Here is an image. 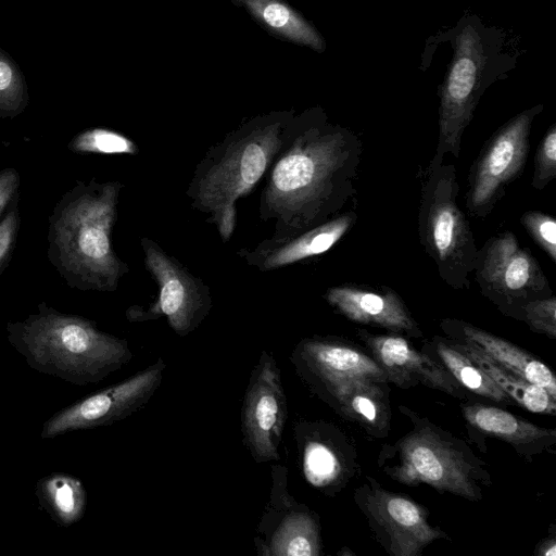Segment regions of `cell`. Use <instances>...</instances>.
<instances>
[{
  "mask_svg": "<svg viewBox=\"0 0 556 556\" xmlns=\"http://www.w3.org/2000/svg\"><path fill=\"white\" fill-rule=\"evenodd\" d=\"M288 469L271 467L269 500L254 543L262 556H319L323 544L318 515L298 503L287 489Z\"/></svg>",
  "mask_w": 556,
  "mask_h": 556,
  "instance_id": "cell-14",
  "label": "cell"
},
{
  "mask_svg": "<svg viewBox=\"0 0 556 556\" xmlns=\"http://www.w3.org/2000/svg\"><path fill=\"white\" fill-rule=\"evenodd\" d=\"M122 188L118 180L76 181L52 208L48 258L71 288L113 292L129 273L112 244Z\"/></svg>",
  "mask_w": 556,
  "mask_h": 556,
  "instance_id": "cell-2",
  "label": "cell"
},
{
  "mask_svg": "<svg viewBox=\"0 0 556 556\" xmlns=\"http://www.w3.org/2000/svg\"><path fill=\"white\" fill-rule=\"evenodd\" d=\"M290 361L308 390L336 414L372 438L389 434L390 381L368 351L340 337L313 336L295 344Z\"/></svg>",
  "mask_w": 556,
  "mask_h": 556,
  "instance_id": "cell-4",
  "label": "cell"
},
{
  "mask_svg": "<svg viewBox=\"0 0 556 556\" xmlns=\"http://www.w3.org/2000/svg\"><path fill=\"white\" fill-rule=\"evenodd\" d=\"M528 233L533 238L535 243L556 262V220L554 217L540 211H528L521 218Z\"/></svg>",
  "mask_w": 556,
  "mask_h": 556,
  "instance_id": "cell-30",
  "label": "cell"
},
{
  "mask_svg": "<svg viewBox=\"0 0 556 556\" xmlns=\"http://www.w3.org/2000/svg\"><path fill=\"white\" fill-rule=\"evenodd\" d=\"M535 555L540 556H555L556 555V538L554 534L544 539L538 546L535 547Z\"/></svg>",
  "mask_w": 556,
  "mask_h": 556,
  "instance_id": "cell-33",
  "label": "cell"
},
{
  "mask_svg": "<svg viewBox=\"0 0 556 556\" xmlns=\"http://www.w3.org/2000/svg\"><path fill=\"white\" fill-rule=\"evenodd\" d=\"M400 413L410 429L381 446L377 466L391 480L408 485H428L467 501L478 502L492 485L489 465L452 432L406 405Z\"/></svg>",
  "mask_w": 556,
  "mask_h": 556,
  "instance_id": "cell-5",
  "label": "cell"
},
{
  "mask_svg": "<svg viewBox=\"0 0 556 556\" xmlns=\"http://www.w3.org/2000/svg\"><path fill=\"white\" fill-rule=\"evenodd\" d=\"M287 418L280 369L274 355L263 350L251 371L240 414L243 443L255 463L280 459Z\"/></svg>",
  "mask_w": 556,
  "mask_h": 556,
  "instance_id": "cell-13",
  "label": "cell"
},
{
  "mask_svg": "<svg viewBox=\"0 0 556 556\" xmlns=\"http://www.w3.org/2000/svg\"><path fill=\"white\" fill-rule=\"evenodd\" d=\"M420 351L440 364L469 393L503 406L516 404L476 363L456 349L446 337L434 336L425 340Z\"/></svg>",
  "mask_w": 556,
  "mask_h": 556,
  "instance_id": "cell-22",
  "label": "cell"
},
{
  "mask_svg": "<svg viewBox=\"0 0 556 556\" xmlns=\"http://www.w3.org/2000/svg\"><path fill=\"white\" fill-rule=\"evenodd\" d=\"M296 115L270 112L245 121L211 146L194 168L186 194L191 206L207 215L223 242L231 239L236 204L269 170L290 138Z\"/></svg>",
  "mask_w": 556,
  "mask_h": 556,
  "instance_id": "cell-3",
  "label": "cell"
},
{
  "mask_svg": "<svg viewBox=\"0 0 556 556\" xmlns=\"http://www.w3.org/2000/svg\"><path fill=\"white\" fill-rule=\"evenodd\" d=\"M165 368V361L159 357L119 383L75 402L45 424L42 438L106 426L129 417L153 396L162 383Z\"/></svg>",
  "mask_w": 556,
  "mask_h": 556,
  "instance_id": "cell-15",
  "label": "cell"
},
{
  "mask_svg": "<svg viewBox=\"0 0 556 556\" xmlns=\"http://www.w3.org/2000/svg\"><path fill=\"white\" fill-rule=\"evenodd\" d=\"M140 243L146 268L157 286V296L144 308L130 306L126 312L127 319L139 323L165 317L177 336H188L212 309L208 287L154 240L142 237Z\"/></svg>",
  "mask_w": 556,
  "mask_h": 556,
  "instance_id": "cell-10",
  "label": "cell"
},
{
  "mask_svg": "<svg viewBox=\"0 0 556 556\" xmlns=\"http://www.w3.org/2000/svg\"><path fill=\"white\" fill-rule=\"evenodd\" d=\"M41 489L46 502L61 522L71 525L81 518L86 492L77 478L55 473L45 479Z\"/></svg>",
  "mask_w": 556,
  "mask_h": 556,
  "instance_id": "cell-25",
  "label": "cell"
},
{
  "mask_svg": "<svg viewBox=\"0 0 556 556\" xmlns=\"http://www.w3.org/2000/svg\"><path fill=\"white\" fill-rule=\"evenodd\" d=\"M28 91L14 60L0 49V118H12L25 111Z\"/></svg>",
  "mask_w": 556,
  "mask_h": 556,
  "instance_id": "cell-27",
  "label": "cell"
},
{
  "mask_svg": "<svg viewBox=\"0 0 556 556\" xmlns=\"http://www.w3.org/2000/svg\"><path fill=\"white\" fill-rule=\"evenodd\" d=\"M233 1L273 35L317 51L324 49L325 43L318 31L283 0Z\"/></svg>",
  "mask_w": 556,
  "mask_h": 556,
  "instance_id": "cell-24",
  "label": "cell"
},
{
  "mask_svg": "<svg viewBox=\"0 0 556 556\" xmlns=\"http://www.w3.org/2000/svg\"><path fill=\"white\" fill-rule=\"evenodd\" d=\"M358 339L378 362L390 383L407 390L419 384L444 392L457 400H471L466 391L440 364L415 349L403 336L374 334L358 329Z\"/></svg>",
  "mask_w": 556,
  "mask_h": 556,
  "instance_id": "cell-17",
  "label": "cell"
},
{
  "mask_svg": "<svg viewBox=\"0 0 556 556\" xmlns=\"http://www.w3.org/2000/svg\"><path fill=\"white\" fill-rule=\"evenodd\" d=\"M21 225L17 200L0 219V274L11 260Z\"/></svg>",
  "mask_w": 556,
  "mask_h": 556,
  "instance_id": "cell-31",
  "label": "cell"
},
{
  "mask_svg": "<svg viewBox=\"0 0 556 556\" xmlns=\"http://www.w3.org/2000/svg\"><path fill=\"white\" fill-rule=\"evenodd\" d=\"M354 212L336 217L303 232L283 238H267L253 249H241L238 256L258 271H270L329 251L355 224Z\"/></svg>",
  "mask_w": 556,
  "mask_h": 556,
  "instance_id": "cell-20",
  "label": "cell"
},
{
  "mask_svg": "<svg viewBox=\"0 0 556 556\" xmlns=\"http://www.w3.org/2000/svg\"><path fill=\"white\" fill-rule=\"evenodd\" d=\"M68 149L79 154H129L138 153V147L127 136L106 128H89L76 134Z\"/></svg>",
  "mask_w": 556,
  "mask_h": 556,
  "instance_id": "cell-26",
  "label": "cell"
},
{
  "mask_svg": "<svg viewBox=\"0 0 556 556\" xmlns=\"http://www.w3.org/2000/svg\"><path fill=\"white\" fill-rule=\"evenodd\" d=\"M328 304L345 318L405 338L420 339L422 331L402 298L392 289L343 285L326 291Z\"/></svg>",
  "mask_w": 556,
  "mask_h": 556,
  "instance_id": "cell-18",
  "label": "cell"
},
{
  "mask_svg": "<svg viewBox=\"0 0 556 556\" xmlns=\"http://www.w3.org/2000/svg\"><path fill=\"white\" fill-rule=\"evenodd\" d=\"M519 320L533 331L556 338V296L554 294L527 302L520 311Z\"/></svg>",
  "mask_w": 556,
  "mask_h": 556,
  "instance_id": "cell-28",
  "label": "cell"
},
{
  "mask_svg": "<svg viewBox=\"0 0 556 556\" xmlns=\"http://www.w3.org/2000/svg\"><path fill=\"white\" fill-rule=\"evenodd\" d=\"M459 186L454 164L434 154L424 176L418 236L439 276L451 288L469 289L478 248L457 204Z\"/></svg>",
  "mask_w": 556,
  "mask_h": 556,
  "instance_id": "cell-8",
  "label": "cell"
},
{
  "mask_svg": "<svg viewBox=\"0 0 556 556\" xmlns=\"http://www.w3.org/2000/svg\"><path fill=\"white\" fill-rule=\"evenodd\" d=\"M440 327L446 338L472 344L500 366L543 388L556 399L553 371L522 348L460 319L444 318Z\"/></svg>",
  "mask_w": 556,
  "mask_h": 556,
  "instance_id": "cell-21",
  "label": "cell"
},
{
  "mask_svg": "<svg viewBox=\"0 0 556 556\" xmlns=\"http://www.w3.org/2000/svg\"><path fill=\"white\" fill-rule=\"evenodd\" d=\"M542 108L535 105L517 114L486 142L468 177L466 206L470 215L488 216L505 194L506 186L522 172L532 123Z\"/></svg>",
  "mask_w": 556,
  "mask_h": 556,
  "instance_id": "cell-12",
  "label": "cell"
},
{
  "mask_svg": "<svg viewBox=\"0 0 556 556\" xmlns=\"http://www.w3.org/2000/svg\"><path fill=\"white\" fill-rule=\"evenodd\" d=\"M450 340L456 349L476 363L516 404L532 413L555 416L556 399L546 390L500 366L472 344Z\"/></svg>",
  "mask_w": 556,
  "mask_h": 556,
  "instance_id": "cell-23",
  "label": "cell"
},
{
  "mask_svg": "<svg viewBox=\"0 0 556 556\" xmlns=\"http://www.w3.org/2000/svg\"><path fill=\"white\" fill-rule=\"evenodd\" d=\"M454 53L441 90L435 155L458 159L462 138L486 88L510 68L503 36L469 16L453 31Z\"/></svg>",
  "mask_w": 556,
  "mask_h": 556,
  "instance_id": "cell-7",
  "label": "cell"
},
{
  "mask_svg": "<svg viewBox=\"0 0 556 556\" xmlns=\"http://www.w3.org/2000/svg\"><path fill=\"white\" fill-rule=\"evenodd\" d=\"M556 177V124H553L538 146L531 186L544 189Z\"/></svg>",
  "mask_w": 556,
  "mask_h": 556,
  "instance_id": "cell-29",
  "label": "cell"
},
{
  "mask_svg": "<svg viewBox=\"0 0 556 556\" xmlns=\"http://www.w3.org/2000/svg\"><path fill=\"white\" fill-rule=\"evenodd\" d=\"M8 330L34 364L75 383L98 382L132 358L125 339L43 302L36 314L9 324Z\"/></svg>",
  "mask_w": 556,
  "mask_h": 556,
  "instance_id": "cell-6",
  "label": "cell"
},
{
  "mask_svg": "<svg viewBox=\"0 0 556 556\" xmlns=\"http://www.w3.org/2000/svg\"><path fill=\"white\" fill-rule=\"evenodd\" d=\"M21 176L13 167L0 172V217L2 213L18 199Z\"/></svg>",
  "mask_w": 556,
  "mask_h": 556,
  "instance_id": "cell-32",
  "label": "cell"
},
{
  "mask_svg": "<svg viewBox=\"0 0 556 556\" xmlns=\"http://www.w3.org/2000/svg\"><path fill=\"white\" fill-rule=\"evenodd\" d=\"M359 137L320 109L296 115L294 129L268 170L258 215L274 238L298 235L339 215L355 194Z\"/></svg>",
  "mask_w": 556,
  "mask_h": 556,
  "instance_id": "cell-1",
  "label": "cell"
},
{
  "mask_svg": "<svg viewBox=\"0 0 556 556\" xmlns=\"http://www.w3.org/2000/svg\"><path fill=\"white\" fill-rule=\"evenodd\" d=\"M353 500L365 517L376 542L390 556H419L447 533L429 520V510L408 495L390 491L366 476L355 488Z\"/></svg>",
  "mask_w": 556,
  "mask_h": 556,
  "instance_id": "cell-11",
  "label": "cell"
},
{
  "mask_svg": "<svg viewBox=\"0 0 556 556\" xmlns=\"http://www.w3.org/2000/svg\"><path fill=\"white\" fill-rule=\"evenodd\" d=\"M472 273L481 293L503 315L518 320L527 302L553 294L540 264L511 231L491 237L478 249Z\"/></svg>",
  "mask_w": 556,
  "mask_h": 556,
  "instance_id": "cell-9",
  "label": "cell"
},
{
  "mask_svg": "<svg viewBox=\"0 0 556 556\" xmlns=\"http://www.w3.org/2000/svg\"><path fill=\"white\" fill-rule=\"evenodd\" d=\"M299 465L305 481L327 496H336L361 473L355 442L325 420L293 424Z\"/></svg>",
  "mask_w": 556,
  "mask_h": 556,
  "instance_id": "cell-16",
  "label": "cell"
},
{
  "mask_svg": "<svg viewBox=\"0 0 556 556\" xmlns=\"http://www.w3.org/2000/svg\"><path fill=\"white\" fill-rule=\"evenodd\" d=\"M466 428L475 438L482 437L481 451L485 452L484 439H498L509 444L526 462L531 463L542 454H555L556 430L534 425L498 406L479 402L462 404Z\"/></svg>",
  "mask_w": 556,
  "mask_h": 556,
  "instance_id": "cell-19",
  "label": "cell"
}]
</instances>
